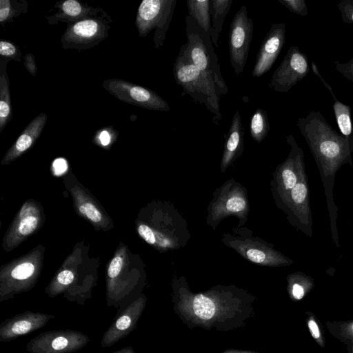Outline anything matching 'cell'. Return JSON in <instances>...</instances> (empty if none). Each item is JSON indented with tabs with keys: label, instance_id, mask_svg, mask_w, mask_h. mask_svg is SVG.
<instances>
[{
	"label": "cell",
	"instance_id": "16",
	"mask_svg": "<svg viewBox=\"0 0 353 353\" xmlns=\"http://www.w3.org/2000/svg\"><path fill=\"white\" fill-rule=\"evenodd\" d=\"M47 114L41 112L36 116L24 128L8 152L11 158L28 150L39 137L47 122Z\"/></svg>",
	"mask_w": 353,
	"mask_h": 353
},
{
	"label": "cell",
	"instance_id": "13",
	"mask_svg": "<svg viewBox=\"0 0 353 353\" xmlns=\"http://www.w3.org/2000/svg\"><path fill=\"white\" fill-rule=\"evenodd\" d=\"M285 23H272L256 56L252 76L260 77L268 72L279 57L285 40Z\"/></svg>",
	"mask_w": 353,
	"mask_h": 353
},
{
	"label": "cell",
	"instance_id": "33",
	"mask_svg": "<svg viewBox=\"0 0 353 353\" xmlns=\"http://www.w3.org/2000/svg\"><path fill=\"white\" fill-rule=\"evenodd\" d=\"M123 259L120 256H115L110 262L108 274L110 278H115L121 270Z\"/></svg>",
	"mask_w": 353,
	"mask_h": 353
},
{
	"label": "cell",
	"instance_id": "27",
	"mask_svg": "<svg viewBox=\"0 0 353 353\" xmlns=\"http://www.w3.org/2000/svg\"><path fill=\"white\" fill-rule=\"evenodd\" d=\"M34 271L32 263L26 262L17 265L11 272L12 276L18 280H23L31 276Z\"/></svg>",
	"mask_w": 353,
	"mask_h": 353
},
{
	"label": "cell",
	"instance_id": "6",
	"mask_svg": "<svg viewBox=\"0 0 353 353\" xmlns=\"http://www.w3.org/2000/svg\"><path fill=\"white\" fill-rule=\"evenodd\" d=\"M176 0H143L137 9L135 25L139 35L145 38L154 30V46L163 45L173 17Z\"/></svg>",
	"mask_w": 353,
	"mask_h": 353
},
{
	"label": "cell",
	"instance_id": "26",
	"mask_svg": "<svg viewBox=\"0 0 353 353\" xmlns=\"http://www.w3.org/2000/svg\"><path fill=\"white\" fill-rule=\"evenodd\" d=\"M279 2L294 14L301 17H306L308 14L307 5L304 0H279Z\"/></svg>",
	"mask_w": 353,
	"mask_h": 353
},
{
	"label": "cell",
	"instance_id": "15",
	"mask_svg": "<svg viewBox=\"0 0 353 353\" xmlns=\"http://www.w3.org/2000/svg\"><path fill=\"white\" fill-rule=\"evenodd\" d=\"M244 129L241 122V114L236 110L233 115L228 131L223 154L221 162V172H224L234 160L241 155L244 148Z\"/></svg>",
	"mask_w": 353,
	"mask_h": 353
},
{
	"label": "cell",
	"instance_id": "20",
	"mask_svg": "<svg viewBox=\"0 0 353 353\" xmlns=\"http://www.w3.org/2000/svg\"><path fill=\"white\" fill-rule=\"evenodd\" d=\"M210 1V0L186 1L189 16L192 17L205 32L209 34H210L211 27Z\"/></svg>",
	"mask_w": 353,
	"mask_h": 353
},
{
	"label": "cell",
	"instance_id": "12",
	"mask_svg": "<svg viewBox=\"0 0 353 353\" xmlns=\"http://www.w3.org/2000/svg\"><path fill=\"white\" fill-rule=\"evenodd\" d=\"M307 56L296 46H292L274 70L268 87L278 92H287L310 72Z\"/></svg>",
	"mask_w": 353,
	"mask_h": 353
},
{
	"label": "cell",
	"instance_id": "17",
	"mask_svg": "<svg viewBox=\"0 0 353 353\" xmlns=\"http://www.w3.org/2000/svg\"><path fill=\"white\" fill-rule=\"evenodd\" d=\"M311 67L314 73L319 78L334 99L333 110L341 134L345 137L352 136L353 125L351 116L352 110L350 106L343 103L337 99L332 88L323 79L314 61H312Z\"/></svg>",
	"mask_w": 353,
	"mask_h": 353
},
{
	"label": "cell",
	"instance_id": "18",
	"mask_svg": "<svg viewBox=\"0 0 353 353\" xmlns=\"http://www.w3.org/2000/svg\"><path fill=\"white\" fill-rule=\"evenodd\" d=\"M8 62V60L0 59V132L12 117L10 81L6 70Z\"/></svg>",
	"mask_w": 353,
	"mask_h": 353
},
{
	"label": "cell",
	"instance_id": "10",
	"mask_svg": "<svg viewBox=\"0 0 353 353\" xmlns=\"http://www.w3.org/2000/svg\"><path fill=\"white\" fill-rule=\"evenodd\" d=\"M253 21L243 5L234 14L230 28L229 55L231 65L236 75H240L245 66L253 34Z\"/></svg>",
	"mask_w": 353,
	"mask_h": 353
},
{
	"label": "cell",
	"instance_id": "2",
	"mask_svg": "<svg viewBox=\"0 0 353 353\" xmlns=\"http://www.w3.org/2000/svg\"><path fill=\"white\" fill-rule=\"evenodd\" d=\"M173 74L176 84L192 100L205 106L214 115L213 122L218 125L222 119L220 112V94L214 82L205 75L189 59L183 44L175 59Z\"/></svg>",
	"mask_w": 353,
	"mask_h": 353
},
{
	"label": "cell",
	"instance_id": "14",
	"mask_svg": "<svg viewBox=\"0 0 353 353\" xmlns=\"http://www.w3.org/2000/svg\"><path fill=\"white\" fill-rule=\"evenodd\" d=\"M53 8L56 10L54 14L45 16L50 25L75 23L107 13L101 7H93L77 0L57 1Z\"/></svg>",
	"mask_w": 353,
	"mask_h": 353
},
{
	"label": "cell",
	"instance_id": "9",
	"mask_svg": "<svg viewBox=\"0 0 353 353\" xmlns=\"http://www.w3.org/2000/svg\"><path fill=\"white\" fill-rule=\"evenodd\" d=\"M289 223L308 237L312 235V218L310 205V188L305 170L280 207Z\"/></svg>",
	"mask_w": 353,
	"mask_h": 353
},
{
	"label": "cell",
	"instance_id": "25",
	"mask_svg": "<svg viewBox=\"0 0 353 353\" xmlns=\"http://www.w3.org/2000/svg\"><path fill=\"white\" fill-rule=\"evenodd\" d=\"M36 324L32 319H21L14 321L6 330V336L12 337L25 334L34 330Z\"/></svg>",
	"mask_w": 353,
	"mask_h": 353
},
{
	"label": "cell",
	"instance_id": "4",
	"mask_svg": "<svg viewBox=\"0 0 353 353\" xmlns=\"http://www.w3.org/2000/svg\"><path fill=\"white\" fill-rule=\"evenodd\" d=\"M233 232L234 234H223L221 241L246 260L272 267L288 266L293 263L292 259L274 249L272 244L253 236L249 229L237 228Z\"/></svg>",
	"mask_w": 353,
	"mask_h": 353
},
{
	"label": "cell",
	"instance_id": "11",
	"mask_svg": "<svg viewBox=\"0 0 353 353\" xmlns=\"http://www.w3.org/2000/svg\"><path fill=\"white\" fill-rule=\"evenodd\" d=\"M103 88L117 99L150 110L169 111L166 101L153 90L121 79H108Z\"/></svg>",
	"mask_w": 353,
	"mask_h": 353
},
{
	"label": "cell",
	"instance_id": "7",
	"mask_svg": "<svg viewBox=\"0 0 353 353\" xmlns=\"http://www.w3.org/2000/svg\"><path fill=\"white\" fill-rule=\"evenodd\" d=\"M113 21L108 14L67 23L61 37L64 50H89L105 40Z\"/></svg>",
	"mask_w": 353,
	"mask_h": 353
},
{
	"label": "cell",
	"instance_id": "31",
	"mask_svg": "<svg viewBox=\"0 0 353 353\" xmlns=\"http://www.w3.org/2000/svg\"><path fill=\"white\" fill-rule=\"evenodd\" d=\"M79 210L94 223L99 222L101 220V212L90 203H85L80 205Z\"/></svg>",
	"mask_w": 353,
	"mask_h": 353
},
{
	"label": "cell",
	"instance_id": "23",
	"mask_svg": "<svg viewBox=\"0 0 353 353\" xmlns=\"http://www.w3.org/2000/svg\"><path fill=\"white\" fill-rule=\"evenodd\" d=\"M192 307L194 314L203 320L211 319L216 311L213 301L203 294L194 296Z\"/></svg>",
	"mask_w": 353,
	"mask_h": 353
},
{
	"label": "cell",
	"instance_id": "36",
	"mask_svg": "<svg viewBox=\"0 0 353 353\" xmlns=\"http://www.w3.org/2000/svg\"><path fill=\"white\" fill-rule=\"evenodd\" d=\"M74 275L70 270H63L57 276L58 281L63 285H68L73 281Z\"/></svg>",
	"mask_w": 353,
	"mask_h": 353
},
{
	"label": "cell",
	"instance_id": "38",
	"mask_svg": "<svg viewBox=\"0 0 353 353\" xmlns=\"http://www.w3.org/2000/svg\"><path fill=\"white\" fill-rule=\"evenodd\" d=\"M131 318L127 315L125 314L122 316H121L117 321L115 326L116 328L118 330H125L129 327V326L131 324Z\"/></svg>",
	"mask_w": 353,
	"mask_h": 353
},
{
	"label": "cell",
	"instance_id": "24",
	"mask_svg": "<svg viewBox=\"0 0 353 353\" xmlns=\"http://www.w3.org/2000/svg\"><path fill=\"white\" fill-rule=\"evenodd\" d=\"M0 57L1 59L21 61L22 54L18 46L11 41L1 40L0 41Z\"/></svg>",
	"mask_w": 353,
	"mask_h": 353
},
{
	"label": "cell",
	"instance_id": "21",
	"mask_svg": "<svg viewBox=\"0 0 353 353\" xmlns=\"http://www.w3.org/2000/svg\"><path fill=\"white\" fill-rule=\"evenodd\" d=\"M28 3L26 0H0V23L4 27L14 18L27 13Z\"/></svg>",
	"mask_w": 353,
	"mask_h": 353
},
{
	"label": "cell",
	"instance_id": "19",
	"mask_svg": "<svg viewBox=\"0 0 353 353\" xmlns=\"http://www.w3.org/2000/svg\"><path fill=\"white\" fill-rule=\"evenodd\" d=\"M232 0H210V14L211 19L210 38L218 47L219 34L223 29L225 18L230 11Z\"/></svg>",
	"mask_w": 353,
	"mask_h": 353
},
{
	"label": "cell",
	"instance_id": "22",
	"mask_svg": "<svg viewBox=\"0 0 353 353\" xmlns=\"http://www.w3.org/2000/svg\"><path fill=\"white\" fill-rule=\"evenodd\" d=\"M269 130L270 123L267 112L262 108H257L250 119L251 137L255 141L261 143L267 137Z\"/></svg>",
	"mask_w": 353,
	"mask_h": 353
},
{
	"label": "cell",
	"instance_id": "37",
	"mask_svg": "<svg viewBox=\"0 0 353 353\" xmlns=\"http://www.w3.org/2000/svg\"><path fill=\"white\" fill-rule=\"evenodd\" d=\"M67 162L64 159L59 158L54 161L53 168L56 174H61L67 170Z\"/></svg>",
	"mask_w": 353,
	"mask_h": 353
},
{
	"label": "cell",
	"instance_id": "41",
	"mask_svg": "<svg viewBox=\"0 0 353 353\" xmlns=\"http://www.w3.org/2000/svg\"><path fill=\"white\" fill-rule=\"evenodd\" d=\"M352 328H353V325H352Z\"/></svg>",
	"mask_w": 353,
	"mask_h": 353
},
{
	"label": "cell",
	"instance_id": "28",
	"mask_svg": "<svg viewBox=\"0 0 353 353\" xmlns=\"http://www.w3.org/2000/svg\"><path fill=\"white\" fill-rule=\"evenodd\" d=\"M337 8L344 23L353 24V0H341L337 3Z\"/></svg>",
	"mask_w": 353,
	"mask_h": 353
},
{
	"label": "cell",
	"instance_id": "39",
	"mask_svg": "<svg viewBox=\"0 0 353 353\" xmlns=\"http://www.w3.org/2000/svg\"><path fill=\"white\" fill-rule=\"evenodd\" d=\"M110 129V127L104 128L99 134L100 143L104 146L108 145L111 141V134H110L109 131Z\"/></svg>",
	"mask_w": 353,
	"mask_h": 353
},
{
	"label": "cell",
	"instance_id": "1",
	"mask_svg": "<svg viewBox=\"0 0 353 353\" xmlns=\"http://www.w3.org/2000/svg\"><path fill=\"white\" fill-rule=\"evenodd\" d=\"M296 125L317 165L325 201L332 203L337 171L345 164L353 166V135L345 137L333 129L319 111L299 118Z\"/></svg>",
	"mask_w": 353,
	"mask_h": 353
},
{
	"label": "cell",
	"instance_id": "30",
	"mask_svg": "<svg viewBox=\"0 0 353 353\" xmlns=\"http://www.w3.org/2000/svg\"><path fill=\"white\" fill-rule=\"evenodd\" d=\"M38 225V220L34 216H27L23 219L18 227L19 232L23 235H28L32 233Z\"/></svg>",
	"mask_w": 353,
	"mask_h": 353
},
{
	"label": "cell",
	"instance_id": "40",
	"mask_svg": "<svg viewBox=\"0 0 353 353\" xmlns=\"http://www.w3.org/2000/svg\"><path fill=\"white\" fill-rule=\"evenodd\" d=\"M308 327L314 338L318 339L320 336L319 329L318 327L317 324L314 320H310L308 321Z\"/></svg>",
	"mask_w": 353,
	"mask_h": 353
},
{
	"label": "cell",
	"instance_id": "35",
	"mask_svg": "<svg viewBox=\"0 0 353 353\" xmlns=\"http://www.w3.org/2000/svg\"><path fill=\"white\" fill-rule=\"evenodd\" d=\"M68 345V340L65 336H57L54 339L51 343L52 348L55 351H61L65 348Z\"/></svg>",
	"mask_w": 353,
	"mask_h": 353
},
{
	"label": "cell",
	"instance_id": "5",
	"mask_svg": "<svg viewBox=\"0 0 353 353\" xmlns=\"http://www.w3.org/2000/svg\"><path fill=\"white\" fill-rule=\"evenodd\" d=\"M208 208L207 224L216 229L219 222L231 215L239 220V227L247 221L249 203L246 189L233 179L217 188Z\"/></svg>",
	"mask_w": 353,
	"mask_h": 353
},
{
	"label": "cell",
	"instance_id": "3",
	"mask_svg": "<svg viewBox=\"0 0 353 353\" xmlns=\"http://www.w3.org/2000/svg\"><path fill=\"white\" fill-rule=\"evenodd\" d=\"M187 36L186 52L190 61L215 83L220 96L229 89L221 75L219 59L214 52L210 34L190 16L185 18Z\"/></svg>",
	"mask_w": 353,
	"mask_h": 353
},
{
	"label": "cell",
	"instance_id": "34",
	"mask_svg": "<svg viewBox=\"0 0 353 353\" xmlns=\"http://www.w3.org/2000/svg\"><path fill=\"white\" fill-rule=\"evenodd\" d=\"M24 66L28 72L33 77L37 72V67L35 62L34 55L31 53H27L24 57Z\"/></svg>",
	"mask_w": 353,
	"mask_h": 353
},
{
	"label": "cell",
	"instance_id": "29",
	"mask_svg": "<svg viewBox=\"0 0 353 353\" xmlns=\"http://www.w3.org/2000/svg\"><path fill=\"white\" fill-rule=\"evenodd\" d=\"M293 280L292 283V294L296 299H301L305 294V286L301 282L305 278V276L301 272H296L290 276Z\"/></svg>",
	"mask_w": 353,
	"mask_h": 353
},
{
	"label": "cell",
	"instance_id": "32",
	"mask_svg": "<svg viewBox=\"0 0 353 353\" xmlns=\"http://www.w3.org/2000/svg\"><path fill=\"white\" fill-rule=\"evenodd\" d=\"M336 70L345 79L353 82V58L349 61L342 63L339 61H334Z\"/></svg>",
	"mask_w": 353,
	"mask_h": 353
},
{
	"label": "cell",
	"instance_id": "8",
	"mask_svg": "<svg viewBox=\"0 0 353 353\" xmlns=\"http://www.w3.org/2000/svg\"><path fill=\"white\" fill-rule=\"evenodd\" d=\"M285 138L290 146V153L285 160L276 167L271 181L272 195L279 208L299 181L302 171L305 170L303 150L298 145L292 134Z\"/></svg>",
	"mask_w": 353,
	"mask_h": 353
}]
</instances>
